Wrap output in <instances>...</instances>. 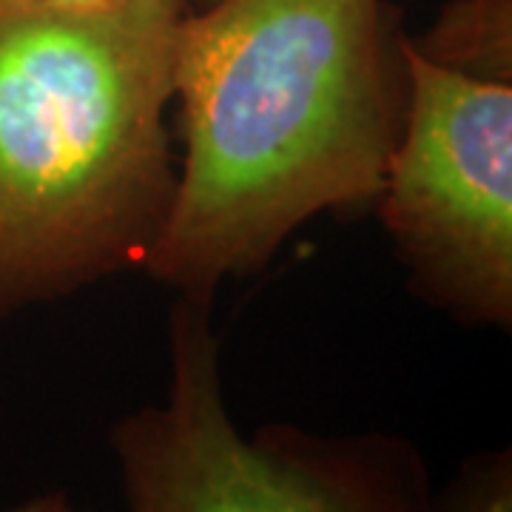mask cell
Returning <instances> with one entry per match:
<instances>
[{
  "mask_svg": "<svg viewBox=\"0 0 512 512\" xmlns=\"http://www.w3.org/2000/svg\"><path fill=\"white\" fill-rule=\"evenodd\" d=\"M384 0H214L174 52L183 160L146 271L180 299L265 268L296 228L373 208L407 103Z\"/></svg>",
  "mask_w": 512,
  "mask_h": 512,
  "instance_id": "obj_1",
  "label": "cell"
},
{
  "mask_svg": "<svg viewBox=\"0 0 512 512\" xmlns=\"http://www.w3.org/2000/svg\"><path fill=\"white\" fill-rule=\"evenodd\" d=\"M188 0H0V319L146 268L177 191L168 131Z\"/></svg>",
  "mask_w": 512,
  "mask_h": 512,
  "instance_id": "obj_2",
  "label": "cell"
},
{
  "mask_svg": "<svg viewBox=\"0 0 512 512\" xmlns=\"http://www.w3.org/2000/svg\"><path fill=\"white\" fill-rule=\"evenodd\" d=\"M168 345L165 402L109 433L128 512H441L427 461L402 436H325L285 421L245 436L208 302H177Z\"/></svg>",
  "mask_w": 512,
  "mask_h": 512,
  "instance_id": "obj_3",
  "label": "cell"
},
{
  "mask_svg": "<svg viewBox=\"0 0 512 512\" xmlns=\"http://www.w3.org/2000/svg\"><path fill=\"white\" fill-rule=\"evenodd\" d=\"M407 103L376 211L413 291L470 328L512 325V83L450 72L402 35Z\"/></svg>",
  "mask_w": 512,
  "mask_h": 512,
  "instance_id": "obj_4",
  "label": "cell"
},
{
  "mask_svg": "<svg viewBox=\"0 0 512 512\" xmlns=\"http://www.w3.org/2000/svg\"><path fill=\"white\" fill-rule=\"evenodd\" d=\"M410 43L450 72L512 83V0H450Z\"/></svg>",
  "mask_w": 512,
  "mask_h": 512,
  "instance_id": "obj_5",
  "label": "cell"
},
{
  "mask_svg": "<svg viewBox=\"0 0 512 512\" xmlns=\"http://www.w3.org/2000/svg\"><path fill=\"white\" fill-rule=\"evenodd\" d=\"M441 512H512V450L470 456L439 493Z\"/></svg>",
  "mask_w": 512,
  "mask_h": 512,
  "instance_id": "obj_6",
  "label": "cell"
},
{
  "mask_svg": "<svg viewBox=\"0 0 512 512\" xmlns=\"http://www.w3.org/2000/svg\"><path fill=\"white\" fill-rule=\"evenodd\" d=\"M0 512H89L83 510V507H77L69 495L63 493V490H49V493H37L29 495V498H23L18 504H12V507H3Z\"/></svg>",
  "mask_w": 512,
  "mask_h": 512,
  "instance_id": "obj_7",
  "label": "cell"
},
{
  "mask_svg": "<svg viewBox=\"0 0 512 512\" xmlns=\"http://www.w3.org/2000/svg\"><path fill=\"white\" fill-rule=\"evenodd\" d=\"M6 3H20V6H37V9H60V12H92V9H106L126 0H6ZM194 9L197 0H188Z\"/></svg>",
  "mask_w": 512,
  "mask_h": 512,
  "instance_id": "obj_8",
  "label": "cell"
},
{
  "mask_svg": "<svg viewBox=\"0 0 512 512\" xmlns=\"http://www.w3.org/2000/svg\"><path fill=\"white\" fill-rule=\"evenodd\" d=\"M208 3H214V0H197V6H194V9H200V6H208Z\"/></svg>",
  "mask_w": 512,
  "mask_h": 512,
  "instance_id": "obj_9",
  "label": "cell"
}]
</instances>
